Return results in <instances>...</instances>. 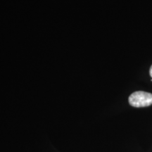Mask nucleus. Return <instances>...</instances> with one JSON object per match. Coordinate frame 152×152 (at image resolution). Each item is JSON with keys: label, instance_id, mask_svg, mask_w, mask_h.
<instances>
[{"label": "nucleus", "instance_id": "1", "mask_svg": "<svg viewBox=\"0 0 152 152\" xmlns=\"http://www.w3.org/2000/svg\"><path fill=\"white\" fill-rule=\"evenodd\" d=\"M129 103L134 107H146L152 104V94L138 91L132 93L129 97Z\"/></svg>", "mask_w": 152, "mask_h": 152}, {"label": "nucleus", "instance_id": "2", "mask_svg": "<svg viewBox=\"0 0 152 152\" xmlns=\"http://www.w3.org/2000/svg\"><path fill=\"white\" fill-rule=\"evenodd\" d=\"M149 73H150V75H151V77H152V65H151V68H150Z\"/></svg>", "mask_w": 152, "mask_h": 152}]
</instances>
